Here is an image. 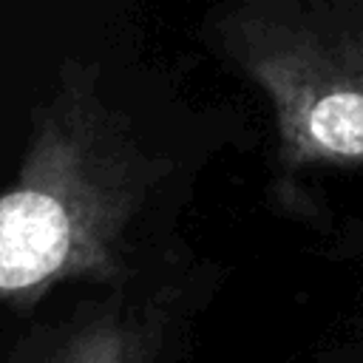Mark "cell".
Instances as JSON below:
<instances>
[{"label": "cell", "instance_id": "obj_1", "mask_svg": "<svg viewBox=\"0 0 363 363\" xmlns=\"http://www.w3.org/2000/svg\"><path fill=\"white\" fill-rule=\"evenodd\" d=\"M170 170V156L102 94L99 68L62 62L0 190V306L31 309L74 281L108 289L145 275L139 235Z\"/></svg>", "mask_w": 363, "mask_h": 363}, {"label": "cell", "instance_id": "obj_2", "mask_svg": "<svg viewBox=\"0 0 363 363\" xmlns=\"http://www.w3.org/2000/svg\"><path fill=\"white\" fill-rule=\"evenodd\" d=\"M179 289L159 269L102 289L68 315L34 326L9 363H159L170 343Z\"/></svg>", "mask_w": 363, "mask_h": 363}, {"label": "cell", "instance_id": "obj_3", "mask_svg": "<svg viewBox=\"0 0 363 363\" xmlns=\"http://www.w3.org/2000/svg\"><path fill=\"white\" fill-rule=\"evenodd\" d=\"M301 142L332 156H363V94L326 91L284 102Z\"/></svg>", "mask_w": 363, "mask_h": 363}]
</instances>
